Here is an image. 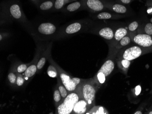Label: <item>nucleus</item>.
<instances>
[{"label": "nucleus", "instance_id": "nucleus-1", "mask_svg": "<svg viewBox=\"0 0 152 114\" xmlns=\"http://www.w3.org/2000/svg\"><path fill=\"white\" fill-rule=\"evenodd\" d=\"M152 52V50L148 48H143L138 45L127 46L120 50L117 55L119 59H126L132 61L137 58L144 54Z\"/></svg>", "mask_w": 152, "mask_h": 114}, {"label": "nucleus", "instance_id": "nucleus-2", "mask_svg": "<svg viewBox=\"0 0 152 114\" xmlns=\"http://www.w3.org/2000/svg\"><path fill=\"white\" fill-rule=\"evenodd\" d=\"M3 12L8 13L9 16L15 19L22 20L24 15L22 7L19 0H8L1 3Z\"/></svg>", "mask_w": 152, "mask_h": 114}, {"label": "nucleus", "instance_id": "nucleus-3", "mask_svg": "<svg viewBox=\"0 0 152 114\" xmlns=\"http://www.w3.org/2000/svg\"><path fill=\"white\" fill-rule=\"evenodd\" d=\"M79 99V96L75 92L68 94L63 103L58 108V114H70L73 111L74 106Z\"/></svg>", "mask_w": 152, "mask_h": 114}, {"label": "nucleus", "instance_id": "nucleus-4", "mask_svg": "<svg viewBox=\"0 0 152 114\" xmlns=\"http://www.w3.org/2000/svg\"><path fill=\"white\" fill-rule=\"evenodd\" d=\"M129 34L134 44L152 50V36L137 32Z\"/></svg>", "mask_w": 152, "mask_h": 114}, {"label": "nucleus", "instance_id": "nucleus-5", "mask_svg": "<svg viewBox=\"0 0 152 114\" xmlns=\"http://www.w3.org/2000/svg\"><path fill=\"white\" fill-rule=\"evenodd\" d=\"M107 0H84V9L92 12H99L107 10Z\"/></svg>", "mask_w": 152, "mask_h": 114}, {"label": "nucleus", "instance_id": "nucleus-6", "mask_svg": "<svg viewBox=\"0 0 152 114\" xmlns=\"http://www.w3.org/2000/svg\"><path fill=\"white\" fill-rule=\"evenodd\" d=\"M106 7L109 11L120 15H125L130 12L128 5L119 3L115 0H107Z\"/></svg>", "mask_w": 152, "mask_h": 114}, {"label": "nucleus", "instance_id": "nucleus-7", "mask_svg": "<svg viewBox=\"0 0 152 114\" xmlns=\"http://www.w3.org/2000/svg\"><path fill=\"white\" fill-rule=\"evenodd\" d=\"M82 94L83 99L86 100L90 107L95 98L96 90L94 87L88 83L84 84L82 88Z\"/></svg>", "mask_w": 152, "mask_h": 114}, {"label": "nucleus", "instance_id": "nucleus-8", "mask_svg": "<svg viewBox=\"0 0 152 114\" xmlns=\"http://www.w3.org/2000/svg\"><path fill=\"white\" fill-rule=\"evenodd\" d=\"M128 34L129 32L128 29L124 26H120L116 28L114 31V37L110 44V51L114 48L117 43Z\"/></svg>", "mask_w": 152, "mask_h": 114}, {"label": "nucleus", "instance_id": "nucleus-9", "mask_svg": "<svg viewBox=\"0 0 152 114\" xmlns=\"http://www.w3.org/2000/svg\"><path fill=\"white\" fill-rule=\"evenodd\" d=\"M57 30L56 26L50 23H44L39 25L37 31L42 35L51 36L54 34Z\"/></svg>", "mask_w": 152, "mask_h": 114}, {"label": "nucleus", "instance_id": "nucleus-10", "mask_svg": "<svg viewBox=\"0 0 152 114\" xmlns=\"http://www.w3.org/2000/svg\"><path fill=\"white\" fill-rule=\"evenodd\" d=\"M132 42V39L131 38L129 34H128L123 39H121L114 48L110 50V52L111 53L112 56H115L120 50L129 45Z\"/></svg>", "mask_w": 152, "mask_h": 114}, {"label": "nucleus", "instance_id": "nucleus-11", "mask_svg": "<svg viewBox=\"0 0 152 114\" xmlns=\"http://www.w3.org/2000/svg\"><path fill=\"white\" fill-rule=\"evenodd\" d=\"M84 9V0H77L66 5L62 10L68 12H73Z\"/></svg>", "mask_w": 152, "mask_h": 114}, {"label": "nucleus", "instance_id": "nucleus-12", "mask_svg": "<svg viewBox=\"0 0 152 114\" xmlns=\"http://www.w3.org/2000/svg\"><path fill=\"white\" fill-rule=\"evenodd\" d=\"M85 26L84 23L82 22H75L68 25L64 30V34L67 35H71L76 33H78L82 30Z\"/></svg>", "mask_w": 152, "mask_h": 114}, {"label": "nucleus", "instance_id": "nucleus-13", "mask_svg": "<svg viewBox=\"0 0 152 114\" xmlns=\"http://www.w3.org/2000/svg\"><path fill=\"white\" fill-rule=\"evenodd\" d=\"M115 30L108 26H103L97 30V33L101 37L112 41L114 37Z\"/></svg>", "mask_w": 152, "mask_h": 114}, {"label": "nucleus", "instance_id": "nucleus-14", "mask_svg": "<svg viewBox=\"0 0 152 114\" xmlns=\"http://www.w3.org/2000/svg\"><path fill=\"white\" fill-rule=\"evenodd\" d=\"M60 78L65 87L69 91H73L76 90L77 85L74 83L72 79L69 76L65 73H61L60 75Z\"/></svg>", "mask_w": 152, "mask_h": 114}, {"label": "nucleus", "instance_id": "nucleus-15", "mask_svg": "<svg viewBox=\"0 0 152 114\" xmlns=\"http://www.w3.org/2000/svg\"><path fill=\"white\" fill-rule=\"evenodd\" d=\"M114 66L115 65L114 62L112 60H107V61H106L102 65L98 73H102L106 77H107L113 71Z\"/></svg>", "mask_w": 152, "mask_h": 114}, {"label": "nucleus", "instance_id": "nucleus-16", "mask_svg": "<svg viewBox=\"0 0 152 114\" xmlns=\"http://www.w3.org/2000/svg\"><path fill=\"white\" fill-rule=\"evenodd\" d=\"M89 107V106L85 99H79L75 105L72 112L77 114H84L87 112Z\"/></svg>", "mask_w": 152, "mask_h": 114}, {"label": "nucleus", "instance_id": "nucleus-17", "mask_svg": "<svg viewBox=\"0 0 152 114\" xmlns=\"http://www.w3.org/2000/svg\"><path fill=\"white\" fill-rule=\"evenodd\" d=\"M124 17V15L116 14L115 13L112 12H99L96 15V17L99 20L115 19L120 18Z\"/></svg>", "mask_w": 152, "mask_h": 114}, {"label": "nucleus", "instance_id": "nucleus-18", "mask_svg": "<svg viewBox=\"0 0 152 114\" xmlns=\"http://www.w3.org/2000/svg\"><path fill=\"white\" fill-rule=\"evenodd\" d=\"M54 2L55 0H41L37 6L41 11H50L53 10Z\"/></svg>", "mask_w": 152, "mask_h": 114}, {"label": "nucleus", "instance_id": "nucleus-19", "mask_svg": "<svg viewBox=\"0 0 152 114\" xmlns=\"http://www.w3.org/2000/svg\"><path fill=\"white\" fill-rule=\"evenodd\" d=\"M73 1H75V0H55L53 10H61L66 5Z\"/></svg>", "mask_w": 152, "mask_h": 114}, {"label": "nucleus", "instance_id": "nucleus-20", "mask_svg": "<svg viewBox=\"0 0 152 114\" xmlns=\"http://www.w3.org/2000/svg\"><path fill=\"white\" fill-rule=\"evenodd\" d=\"M137 33H145L149 35L152 36V24L147 23L142 26V28L137 30Z\"/></svg>", "mask_w": 152, "mask_h": 114}, {"label": "nucleus", "instance_id": "nucleus-21", "mask_svg": "<svg viewBox=\"0 0 152 114\" xmlns=\"http://www.w3.org/2000/svg\"><path fill=\"white\" fill-rule=\"evenodd\" d=\"M140 28L139 23L137 21H134L128 25V30L129 33H133L137 32Z\"/></svg>", "mask_w": 152, "mask_h": 114}, {"label": "nucleus", "instance_id": "nucleus-22", "mask_svg": "<svg viewBox=\"0 0 152 114\" xmlns=\"http://www.w3.org/2000/svg\"><path fill=\"white\" fill-rule=\"evenodd\" d=\"M118 66L121 69L127 71L131 65V61L126 59L119 60L118 62Z\"/></svg>", "mask_w": 152, "mask_h": 114}, {"label": "nucleus", "instance_id": "nucleus-23", "mask_svg": "<svg viewBox=\"0 0 152 114\" xmlns=\"http://www.w3.org/2000/svg\"><path fill=\"white\" fill-rule=\"evenodd\" d=\"M37 68V67L35 65H31L27 68L25 71V76L26 77L29 78L33 76L36 72Z\"/></svg>", "mask_w": 152, "mask_h": 114}, {"label": "nucleus", "instance_id": "nucleus-24", "mask_svg": "<svg viewBox=\"0 0 152 114\" xmlns=\"http://www.w3.org/2000/svg\"><path fill=\"white\" fill-rule=\"evenodd\" d=\"M48 75L50 77L54 78L56 77L57 76V72L56 69L54 68L52 65H50L48 69Z\"/></svg>", "mask_w": 152, "mask_h": 114}, {"label": "nucleus", "instance_id": "nucleus-25", "mask_svg": "<svg viewBox=\"0 0 152 114\" xmlns=\"http://www.w3.org/2000/svg\"><path fill=\"white\" fill-rule=\"evenodd\" d=\"M66 90V88L64 86H60L59 87V91L62 97L66 98L67 96V91Z\"/></svg>", "mask_w": 152, "mask_h": 114}, {"label": "nucleus", "instance_id": "nucleus-26", "mask_svg": "<svg viewBox=\"0 0 152 114\" xmlns=\"http://www.w3.org/2000/svg\"><path fill=\"white\" fill-rule=\"evenodd\" d=\"M97 77H98V81L100 84H103L104 83L106 80V77L102 73H97Z\"/></svg>", "mask_w": 152, "mask_h": 114}, {"label": "nucleus", "instance_id": "nucleus-27", "mask_svg": "<svg viewBox=\"0 0 152 114\" xmlns=\"http://www.w3.org/2000/svg\"><path fill=\"white\" fill-rule=\"evenodd\" d=\"M45 62H46V58L45 57L42 58L37 63V68L39 70L43 68Z\"/></svg>", "mask_w": 152, "mask_h": 114}, {"label": "nucleus", "instance_id": "nucleus-28", "mask_svg": "<svg viewBox=\"0 0 152 114\" xmlns=\"http://www.w3.org/2000/svg\"><path fill=\"white\" fill-rule=\"evenodd\" d=\"M54 99L55 102H58L61 100V94L59 91H55L54 93Z\"/></svg>", "mask_w": 152, "mask_h": 114}, {"label": "nucleus", "instance_id": "nucleus-29", "mask_svg": "<svg viewBox=\"0 0 152 114\" xmlns=\"http://www.w3.org/2000/svg\"><path fill=\"white\" fill-rule=\"evenodd\" d=\"M8 80L12 84L15 83L16 81V76L13 73H10L8 76Z\"/></svg>", "mask_w": 152, "mask_h": 114}, {"label": "nucleus", "instance_id": "nucleus-30", "mask_svg": "<svg viewBox=\"0 0 152 114\" xmlns=\"http://www.w3.org/2000/svg\"><path fill=\"white\" fill-rule=\"evenodd\" d=\"M27 68V66L26 65L22 64L18 67V71L19 73H22L25 71Z\"/></svg>", "mask_w": 152, "mask_h": 114}, {"label": "nucleus", "instance_id": "nucleus-31", "mask_svg": "<svg viewBox=\"0 0 152 114\" xmlns=\"http://www.w3.org/2000/svg\"><path fill=\"white\" fill-rule=\"evenodd\" d=\"M115 1L124 5H129L132 1H134V0H115Z\"/></svg>", "mask_w": 152, "mask_h": 114}, {"label": "nucleus", "instance_id": "nucleus-32", "mask_svg": "<svg viewBox=\"0 0 152 114\" xmlns=\"http://www.w3.org/2000/svg\"><path fill=\"white\" fill-rule=\"evenodd\" d=\"M24 79L22 77L19 76L17 80V85L18 86H22L24 83Z\"/></svg>", "mask_w": 152, "mask_h": 114}, {"label": "nucleus", "instance_id": "nucleus-33", "mask_svg": "<svg viewBox=\"0 0 152 114\" xmlns=\"http://www.w3.org/2000/svg\"><path fill=\"white\" fill-rule=\"evenodd\" d=\"M141 91V89L140 86H137L136 88V94L137 95H139V94L140 93Z\"/></svg>", "mask_w": 152, "mask_h": 114}, {"label": "nucleus", "instance_id": "nucleus-34", "mask_svg": "<svg viewBox=\"0 0 152 114\" xmlns=\"http://www.w3.org/2000/svg\"><path fill=\"white\" fill-rule=\"evenodd\" d=\"M146 5L148 7L152 8V0H147Z\"/></svg>", "mask_w": 152, "mask_h": 114}, {"label": "nucleus", "instance_id": "nucleus-35", "mask_svg": "<svg viewBox=\"0 0 152 114\" xmlns=\"http://www.w3.org/2000/svg\"><path fill=\"white\" fill-rule=\"evenodd\" d=\"M30 1H31V2L35 4V5L37 6L38 5V3L40 2L41 0H29Z\"/></svg>", "mask_w": 152, "mask_h": 114}, {"label": "nucleus", "instance_id": "nucleus-36", "mask_svg": "<svg viewBox=\"0 0 152 114\" xmlns=\"http://www.w3.org/2000/svg\"><path fill=\"white\" fill-rule=\"evenodd\" d=\"M142 114V112L141 111H137L136 112H135L134 114Z\"/></svg>", "mask_w": 152, "mask_h": 114}, {"label": "nucleus", "instance_id": "nucleus-37", "mask_svg": "<svg viewBox=\"0 0 152 114\" xmlns=\"http://www.w3.org/2000/svg\"><path fill=\"white\" fill-rule=\"evenodd\" d=\"M148 114H152V111L148 112Z\"/></svg>", "mask_w": 152, "mask_h": 114}, {"label": "nucleus", "instance_id": "nucleus-38", "mask_svg": "<svg viewBox=\"0 0 152 114\" xmlns=\"http://www.w3.org/2000/svg\"><path fill=\"white\" fill-rule=\"evenodd\" d=\"M75 1H77V0H75Z\"/></svg>", "mask_w": 152, "mask_h": 114}]
</instances>
